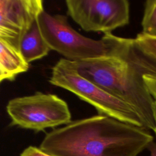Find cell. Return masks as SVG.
I'll use <instances>...</instances> for the list:
<instances>
[{"label":"cell","mask_w":156,"mask_h":156,"mask_svg":"<svg viewBox=\"0 0 156 156\" xmlns=\"http://www.w3.org/2000/svg\"><path fill=\"white\" fill-rule=\"evenodd\" d=\"M41 35L51 50L65 59L79 62L115 56L125 52L133 43V38L104 34L100 40L87 37L74 29L66 16L51 15L44 10L37 18Z\"/></svg>","instance_id":"3957f363"},{"label":"cell","mask_w":156,"mask_h":156,"mask_svg":"<svg viewBox=\"0 0 156 156\" xmlns=\"http://www.w3.org/2000/svg\"><path fill=\"white\" fill-rule=\"evenodd\" d=\"M141 27V34L156 37V0L145 2Z\"/></svg>","instance_id":"30bf717a"},{"label":"cell","mask_w":156,"mask_h":156,"mask_svg":"<svg viewBox=\"0 0 156 156\" xmlns=\"http://www.w3.org/2000/svg\"><path fill=\"white\" fill-rule=\"evenodd\" d=\"M150 153V156H156V143L154 141L149 144L147 148Z\"/></svg>","instance_id":"5bb4252c"},{"label":"cell","mask_w":156,"mask_h":156,"mask_svg":"<svg viewBox=\"0 0 156 156\" xmlns=\"http://www.w3.org/2000/svg\"><path fill=\"white\" fill-rule=\"evenodd\" d=\"M65 4L68 15L87 32L112 34L129 23L127 0H66Z\"/></svg>","instance_id":"8992f818"},{"label":"cell","mask_w":156,"mask_h":156,"mask_svg":"<svg viewBox=\"0 0 156 156\" xmlns=\"http://www.w3.org/2000/svg\"><path fill=\"white\" fill-rule=\"evenodd\" d=\"M44 10L41 0H15L11 9L0 13V39L20 50L23 36Z\"/></svg>","instance_id":"52a82bcc"},{"label":"cell","mask_w":156,"mask_h":156,"mask_svg":"<svg viewBox=\"0 0 156 156\" xmlns=\"http://www.w3.org/2000/svg\"><path fill=\"white\" fill-rule=\"evenodd\" d=\"M49 82L70 91L91 104L99 115L144 127L141 118L132 107L81 76L72 61L60 59L52 69Z\"/></svg>","instance_id":"277c9868"},{"label":"cell","mask_w":156,"mask_h":156,"mask_svg":"<svg viewBox=\"0 0 156 156\" xmlns=\"http://www.w3.org/2000/svg\"><path fill=\"white\" fill-rule=\"evenodd\" d=\"M73 63L81 76L132 107L144 128L155 130L156 105L143 80L150 62L133 41L122 54Z\"/></svg>","instance_id":"7a4b0ae2"},{"label":"cell","mask_w":156,"mask_h":156,"mask_svg":"<svg viewBox=\"0 0 156 156\" xmlns=\"http://www.w3.org/2000/svg\"><path fill=\"white\" fill-rule=\"evenodd\" d=\"M6 110L12 125L36 132L71 122L67 103L54 94L36 92L12 99L8 102Z\"/></svg>","instance_id":"5b68a950"},{"label":"cell","mask_w":156,"mask_h":156,"mask_svg":"<svg viewBox=\"0 0 156 156\" xmlns=\"http://www.w3.org/2000/svg\"><path fill=\"white\" fill-rule=\"evenodd\" d=\"M153 141L144 127L98 114L53 129L39 147L52 156H138Z\"/></svg>","instance_id":"6da1fadb"},{"label":"cell","mask_w":156,"mask_h":156,"mask_svg":"<svg viewBox=\"0 0 156 156\" xmlns=\"http://www.w3.org/2000/svg\"><path fill=\"white\" fill-rule=\"evenodd\" d=\"M29 68L20 50L9 42L0 39V80H13Z\"/></svg>","instance_id":"ba28073f"},{"label":"cell","mask_w":156,"mask_h":156,"mask_svg":"<svg viewBox=\"0 0 156 156\" xmlns=\"http://www.w3.org/2000/svg\"><path fill=\"white\" fill-rule=\"evenodd\" d=\"M1 82H1V80H0V83H1Z\"/></svg>","instance_id":"9a60e30c"},{"label":"cell","mask_w":156,"mask_h":156,"mask_svg":"<svg viewBox=\"0 0 156 156\" xmlns=\"http://www.w3.org/2000/svg\"><path fill=\"white\" fill-rule=\"evenodd\" d=\"M144 83L156 103V72H150L143 74Z\"/></svg>","instance_id":"7c38bea8"},{"label":"cell","mask_w":156,"mask_h":156,"mask_svg":"<svg viewBox=\"0 0 156 156\" xmlns=\"http://www.w3.org/2000/svg\"><path fill=\"white\" fill-rule=\"evenodd\" d=\"M50 50L41 35L36 20L21 39L20 52L24 60L29 63L46 56Z\"/></svg>","instance_id":"9c48e42d"},{"label":"cell","mask_w":156,"mask_h":156,"mask_svg":"<svg viewBox=\"0 0 156 156\" xmlns=\"http://www.w3.org/2000/svg\"><path fill=\"white\" fill-rule=\"evenodd\" d=\"M20 156H52L43 151L40 147L29 146L26 148L21 154Z\"/></svg>","instance_id":"4fadbf2b"},{"label":"cell","mask_w":156,"mask_h":156,"mask_svg":"<svg viewBox=\"0 0 156 156\" xmlns=\"http://www.w3.org/2000/svg\"><path fill=\"white\" fill-rule=\"evenodd\" d=\"M135 48L146 57L156 64V37L138 34L133 38Z\"/></svg>","instance_id":"8fae6325"}]
</instances>
